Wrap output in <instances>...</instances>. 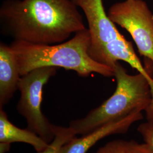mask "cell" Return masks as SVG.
Here are the masks:
<instances>
[{"mask_svg":"<svg viewBox=\"0 0 153 153\" xmlns=\"http://www.w3.org/2000/svg\"><path fill=\"white\" fill-rule=\"evenodd\" d=\"M0 21L6 35L33 44L61 43L86 28L71 0H6Z\"/></svg>","mask_w":153,"mask_h":153,"instance_id":"cell-1","label":"cell"},{"mask_svg":"<svg viewBox=\"0 0 153 153\" xmlns=\"http://www.w3.org/2000/svg\"><path fill=\"white\" fill-rule=\"evenodd\" d=\"M90 33L86 28L59 44H33L14 40L10 45L16 55L21 76L43 66L62 68L76 71L82 76L94 73L106 77L114 76L113 68L97 62L90 57Z\"/></svg>","mask_w":153,"mask_h":153,"instance_id":"cell-2","label":"cell"},{"mask_svg":"<svg viewBox=\"0 0 153 153\" xmlns=\"http://www.w3.org/2000/svg\"><path fill=\"white\" fill-rule=\"evenodd\" d=\"M113 68L117 82L115 92L85 117L71 121L69 127L76 135H85L134 111H146L149 107L152 92L148 79L140 73L129 74L119 62Z\"/></svg>","mask_w":153,"mask_h":153,"instance_id":"cell-3","label":"cell"},{"mask_svg":"<svg viewBox=\"0 0 153 153\" xmlns=\"http://www.w3.org/2000/svg\"><path fill=\"white\" fill-rule=\"evenodd\" d=\"M86 18L90 36L88 53L93 60L113 68L123 61L148 79L153 95V79L136 55L133 45L119 33L104 10L103 0H71Z\"/></svg>","mask_w":153,"mask_h":153,"instance_id":"cell-4","label":"cell"},{"mask_svg":"<svg viewBox=\"0 0 153 153\" xmlns=\"http://www.w3.org/2000/svg\"><path fill=\"white\" fill-rule=\"evenodd\" d=\"M58 68L43 66L36 68L21 77L18 90L21 93L16 105L19 113L27 120L28 129L36 133L48 143L55 136V126L44 116L41 109L43 88Z\"/></svg>","mask_w":153,"mask_h":153,"instance_id":"cell-5","label":"cell"},{"mask_svg":"<svg viewBox=\"0 0 153 153\" xmlns=\"http://www.w3.org/2000/svg\"><path fill=\"white\" fill-rule=\"evenodd\" d=\"M108 16L131 35L145 65L153 69V13L142 0H126L109 8Z\"/></svg>","mask_w":153,"mask_h":153,"instance_id":"cell-6","label":"cell"},{"mask_svg":"<svg viewBox=\"0 0 153 153\" xmlns=\"http://www.w3.org/2000/svg\"><path fill=\"white\" fill-rule=\"evenodd\" d=\"M143 117L141 111H134L82 135L80 138H73L61 148L59 153H86L102 138L115 134L125 133L134 123L142 120Z\"/></svg>","mask_w":153,"mask_h":153,"instance_id":"cell-7","label":"cell"},{"mask_svg":"<svg viewBox=\"0 0 153 153\" xmlns=\"http://www.w3.org/2000/svg\"><path fill=\"white\" fill-rule=\"evenodd\" d=\"M21 75L10 45L0 43V108L9 103L16 90Z\"/></svg>","mask_w":153,"mask_h":153,"instance_id":"cell-8","label":"cell"},{"mask_svg":"<svg viewBox=\"0 0 153 153\" xmlns=\"http://www.w3.org/2000/svg\"><path fill=\"white\" fill-rule=\"evenodd\" d=\"M0 142L26 143L33 146L38 153L46 149L49 144L29 129H22L13 124L2 108H0Z\"/></svg>","mask_w":153,"mask_h":153,"instance_id":"cell-9","label":"cell"},{"mask_svg":"<svg viewBox=\"0 0 153 153\" xmlns=\"http://www.w3.org/2000/svg\"><path fill=\"white\" fill-rule=\"evenodd\" d=\"M76 136V134L69 127L56 126L53 140L49 143L47 148L38 153H59L61 148Z\"/></svg>","mask_w":153,"mask_h":153,"instance_id":"cell-10","label":"cell"},{"mask_svg":"<svg viewBox=\"0 0 153 153\" xmlns=\"http://www.w3.org/2000/svg\"><path fill=\"white\" fill-rule=\"evenodd\" d=\"M129 141L117 140L108 142L94 153H128Z\"/></svg>","mask_w":153,"mask_h":153,"instance_id":"cell-11","label":"cell"},{"mask_svg":"<svg viewBox=\"0 0 153 153\" xmlns=\"http://www.w3.org/2000/svg\"><path fill=\"white\" fill-rule=\"evenodd\" d=\"M137 131L142 136L144 142L153 148V122L147 121L138 126Z\"/></svg>","mask_w":153,"mask_h":153,"instance_id":"cell-12","label":"cell"},{"mask_svg":"<svg viewBox=\"0 0 153 153\" xmlns=\"http://www.w3.org/2000/svg\"><path fill=\"white\" fill-rule=\"evenodd\" d=\"M128 153H153V148L146 142L138 143L136 141H129Z\"/></svg>","mask_w":153,"mask_h":153,"instance_id":"cell-13","label":"cell"},{"mask_svg":"<svg viewBox=\"0 0 153 153\" xmlns=\"http://www.w3.org/2000/svg\"><path fill=\"white\" fill-rule=\"evenodd\" d=\"M11 143L8 142H1L0 143V153H7L10 148Z\"/></svg>","mask_w":153,"mask_h":153,"instance_id":"cell-14","label":"cell"},{"mask_svg":"<svg viewBox=\"0 0 153 153\" xmlns=\"http://www.w3.org/2000/svg\"><path fill=\"white\" fill-rule=\"evenodd\" d=\"M146 71L148 72V73L150 74V76H152V78L153 79V69L152 68H146Z\"/></svg>","mask_w":153,"mask_h":153,"instance_id":"cell-15","label":"cell"}]
</instances>
